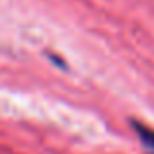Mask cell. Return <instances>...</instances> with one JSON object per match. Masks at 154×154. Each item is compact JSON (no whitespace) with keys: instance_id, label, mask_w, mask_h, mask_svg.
Masks as SVG:
<instances>
[{"instance_id":"obj_1","label":"cell","mask_w":154,"mask_h":154,"mask_svg":"<svg viewBox=\"0 0 154 154\" xmlns=\"http://www.w3.org/2000/svg\"><path fill=\"white\" fill-rule=\"evenodd\" d=\"M133 127H135V131L139 133V137H140V140H143L144 146H148L150 150H154V129H148V127H144V125H140V123H135Z\"/></svg>"}]
</instances>
